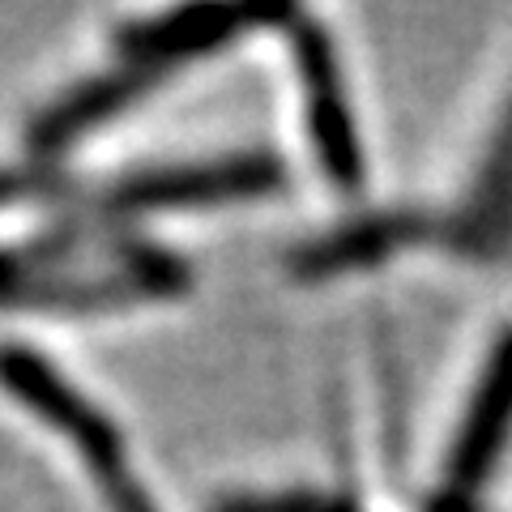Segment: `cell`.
<instances>
[{
    "instance_id": "6da1fadb",
    "label": "cell",
    "mask_w": 512,
    "mask_h": 512,
    "mask_svg": "<svg viewBox=\"0 0 512 512\" xmlns=\"http://www.w3.org/2000/svg\"><path fill=\"white\" fill-rule=\"evenodd\" d=\"M512 427V338L500 346V355L491 359L487 380L478 389V402L470 410L466 427H461L453 470H448V500L461 504L466 495L483 483L491 461L500 457L504 436Z\"/></svg>"
},
{
    "instance_id": "7a4b0ae2",
    "label": "cell",
    "mask_w": 512,
    "mask_h": 512,
    "mask_svg": "<svg viewBox=\"0 0 512 512\" xmlns=\"http://www.w3.org/2000/svg\"><path fill=\"white\" fill-rule=\"evenodd\" d=\"M278 184V167L265 158H231V163H210V167H184V171H154L133 180L120 201L124 205H205V201H227V197H248V192H265Z\"/></svg>"
},
{
    "instance_id": "3957f363",
    "label": "cell",
    "mask_w": 512,
    "mask_h": 512,
    "mask_svg": "<svg viewBox=\"0 0 512 512\" xmlns=\"http://www.w3.org/2000/svg\"><path fill=\"white\" fill-rule=\"evenodd\" d=\"M299 60H303V77H308V103H312V133H316V150L325 158L329 175L346 188L359 184V141H355V124L342 99V82L333 69V56L325 39L308 30V39H299Z\"/></svg>"
},
{
    "instance_id": "277c9868",
    "label": "cell",
    "mask_w": 512,
    "mask_h": 512,
    "mask_svg": "<svg viewBox=\"0 0 512 512\" xmlns=\"http://www.w3.org/2000/svg\"><path fill=\"white\" fill-rule=\"evenodd\" d=\"M231 26H239V9H184V13H175V18L141 26L128 43H133V52H141V56L171 60V56L205 52V47L218 43Z\"/></svg>"
},
{
    "instance_id": "5b68a950",
    "label": "cell",
    "mask_w": 512,
    "mask_h": 512,
    "mask_svg": "<svg viewBox=\"0 0 512 512\" xmlns=\"http://www.w3.org/2000/svg\"><path fill=\"white\" fill-rule=\"evenodd\" d=\"M508 201H512V120L504 128L500 146L491 154V167H487V180H483V218L500 222Z\"/></svg>"
},
{
    "instance_id": "8992f818",
    "label": "cell",
    "mask_w": 512,
    "mask_h": 512,
    "mask_svg": "<svg viewBox=\"0 0 512 512\" xmlns=\"http://www.w3.org/2000/svg\"><path fill=\"white\" fill-rule=\"evenodd\" d=\"M227 512H320V504L295 495V500H244V504H231Z\"/></svg>"
},
{
    "instance_id": "52a82bcc",
    "label": "cell",
    "mask_w": 512,
    "mask_h": 512,
    "mask_svg": "<svg viewBox=\"0 0 512 512\" xmlns=\"http://www.w3.org/2000/svg\"><path fill=\"white\" fill-rule=\"evenodd\" d=\"M359 239H367V244H363L367 252H380V248H384V244H380V231H376V227H372V231H363ZM350 256H355V248H346V244H338V248H333V252H329V261H350Z\"/></svg>"
},
{
    "instance_id": "ba28073f",
    "label": "cell",
    "mask_w": 512,
    "mask_h": 512,
    "mask_svg": "<svg viewBox=\"0 0 512 512\" xmlns=\"http://www.w3.org/2000/svg\"><path fill=\"white\" fill-rule=\"evenodd\" d=\"M13 192H22V180H13V175H0V201H9Z\"/></svg>"
}]
</instances>
